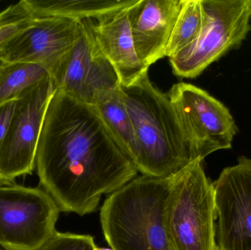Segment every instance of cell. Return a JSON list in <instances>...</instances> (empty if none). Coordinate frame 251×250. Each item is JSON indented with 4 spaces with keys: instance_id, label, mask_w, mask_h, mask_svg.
<instances>
[{
    "instance_id": "14",
    "label": "cell",
    "mask_w": 251,
    "mask_h": 250,
    "mask_svg": "<svg viewBox=\"0 0 251 250\" xmlns=\"http://www.w3.org/2000/svg\"><path fill=\"white\" fill-rule=\"evenodd\" d=\"M33 16L84 20L122 8L136 0H25Z\"/></svg>"
},
{
    "instance_id": "9",
    "label": "cell",
    "mask_w": 251,
    "mask_h": 250,
    "mask_svg": "<svg viewBox=\"0 0 251 250\" xmlns=\"http://www.w3.org/2000/svg\"><path fill=\"white\" fill-rule=\"evenodd\" d=\"M51 79L56 90L91 105L121 86L116 69L97 46L84 20L73 47Z\"/></svg>"
},
{
    "instance_id": "11",
    "label": "cell",
    "mask_w": 251,
    "mask_h": 250,
    "mask_svg": "<svg viewBox=\"0 0 251 250\" xmlns=\"http://www.w3.org/2000/svg\"><path fill=\"white\" fill-rule=\"evenodd\" d=\"M81 21L61 16H34L32 26L0 51V60L41 65L51 77L73 47Z\"/></svg>"
},
{
    "instance_id": "21",
    "label": "cell",
    "mask_w": 251,
    "mask_h": 250,
    "mask_svg": "<svg viewBox=\"0 0 251 250\" xmlns=\"http://www.w3.org/2000/svg\"><path fill=\"white\" fill-rule=\"evenodd\" d=\"M96 250H113L109 249V248H99V247H97V248H96Z\"/></svg>"
},
{
    "instance_id": "13",
    "label": "cell",
    "mask_w": 251,
    "mask_h": 250,
    "mask_svg": "<svg viewBox=\"0 0 251 250\" xmlns=\"http://www.w3.org/2000/svg\"><path fill=\"white\" fill-rule=\"evenodd\" d=\"M182 0H137L128 9L136 52L145 67L165 57Z\"/></svg>"
},
{
    "instance_id": "18",
    "label": "cell",
    "mask_w": 251,
    "mask_h": 250,
    "mask_svg": "<svg viewBox=\"0 0 251 250\" xmlns=\"http://www.w3.org/2000/svg\"><path fill=\"white\" fill-rule=\"evenodd\" d=\"M34 16L25 0L0 12V51L12 39L32 26Z\"/></svg>"
},
{
    "instance_id": "12",
    "label": "cell",
    "mask_w": 251,
    "mask_h": 250,
    "mask_svg": "<svg viewBox=\"0 0 251 250\" xmlns=\"http://www.w3.org/2000/svg\"><path fill=\"white\" fill-rule=\"evenodd\" d=\"M129 5L84 19L103 55L116 69L121 85L127 86L149 72L136 52L130 27Z\"/></svg>"
},
{
    "instance_id": "10",
    "label": "cell",
    "mask_w": 251,
    "mask_h": 250,
    "mask_svg": "<svg viewBox=\"0 0 251 250\" xmlns=\"http://www.w3.org/2000/svg\"><path fill=\"white\" fill-rule=\"evenodd\" d=\"M213 185L218 250H251V159L239 157Z\"/></svg>"
},
{
    "instance_id": "3",
    "label": "cell",
    "mask_w": 251,
    "mask_h": 250,
    "mask_svg": "<svg viewBox=\"0 0 251 250\" xmlns=\"http://www.w3.org/2000/svg\"><path fill=\"white\" fill-rule=\"evenodd\" d=\"M171 176H137L105 200L100 221L112 250H172L164 222Z\"/></svg>"
},
{
    "instance_id": "8",
    "label": "cell",
    "mask_w": 251,
    "mask_h": 250,
    "mask_svg": "<svg viewBox=\"0 0 251 250\" xmlns=\"http://www.w3.org/2000/svg\"><path fill=\"white\" fill-rule=\"evenodd\" d=\"M196 158L203 160L230 149L238 128L229 110L206 91L191 84H175L167 92Z\"/></svg>"
},
{
    "instance_id": "1",
    "label": "cell",
    "mask_w": 251,
    "mask_h": 250,
    "mask_svg": "<svg viewBox=\"0 0 251 250\" xmlns=\"http://www.w3.org/2000/svg\"><path fill=\"white\" fill-rule=\"evenodd\" d=\"M35 170L60 211L79 216L95 212L102 195L138 173L96 107L57 90L46 114Z\"/></svg>"
},
{
    "instance_id": "4",
    "label": "cell",
    "mask_w": 251,
    "mask_h": 250,
    "mask_svg": "<svg viewBox=\"0 0 251 250\" xmlns=\"http://www.w3.org/2000/svg\"><path fill=\"white\" fill-rule=\"evenodd\" d=\"M196 159L171 176L164 222L172 250H218L213 183Z\"/></svg>"
},
{
    "instance_id": "6",
    "label": "cell",
    "mask_w": 251,
    "mask_h": 250,
    "mask_svg": "<svg viewBox=\"0 0 251 250\" xmlns=\"http://www.w3.org/2000/svg\"><path fill=\"white\" fill-rule=\"evenodd\" d=\"M60 210L41 186H0V248L38 250L56 233Z\"/></svg>"
},
{
    "instance_id": "15",
    "label": "cell",
    "mask_w": 251,
    "mask_h": 250,
    "mask_svg": "<svg viewBox=\"0 0 251 250\" xmlns=\"http://www.w3.org/2000/svg\"><path fill=\"white\" fill-rule=\"evenodd\" d=\"M94 106L133 162L136 155L135 135L131 117L121 95L120 88L99 98Z\"/></svg>"
},
{
    "instance_id": "19",
    "label": "cell",
    "mask_w": 251,
    "mask_h": 250,
    "mask_svg": "<svg viewBox=\"0 0 251 250\" xmlns=\"http://www.w3.org/2000/svg\"><path fill=\"white\" fill-rule=\"evenodd\" d=\"M94 238L90 235L57 231L38 250H96Z\"/></svg>"
},
{
    "instance_id": "5",
    "label": "cell",
    "mask_w": 251,
    "mask_h": 250,
    "mask_svg": "<svg viewBox=\"0 0 251 250\" xmlns=\"http://www.w3.org/2000/svg\"><path fill=\"white\" fill-rule=\"evenodd\" d=\"M203 22L194 41L170 57L176 76L193 79L230 50L251 29V0H201Z\"/></svg>"
},
{
    "instance_id": "22",
    "label": "cell",
    "mask_w": 251,
    "mask_h": 250,
    "mask_svg": "<svg viewBox=\"0 0 251 250\" xmlns=\"http://www.w3.org/2000/svg\"><path fill=\"white\" fill-rule=\"evenodd\" d=\"M0 250H2V249H1V248H0Z\"/></svg>"
},
{
    "instance_id": "2",
    "label": "cell",
    "mask_w": 251,
    "mask_h": 250,
    "mask_svg": "<svg viewBox=\"0 0 251 250\" xmlns=\"http://www.w3.org/2000/svg\"><path fill=\"white\" fill-rule=\"evenodd\" d=\"M120 92L134 128L137 172L169 177L197 159L168 95L152 84L149 72L121 85Z\"/></svg>"
},
{
    "instance_id": "16",
    "label": "cell",
    "mask_w": 251,
    "mask_h": 250,
    "mask_svg": "<svg viewBox=\"0 0 251 250\" xmlns=\"http://www.w3.org/2000/svg\"><path fill=\"white\" fill-rule=\"evenodd\" d=\"M50 76V71L41 65L0 60V104L19 98L25 91Z\"/></svg>"
},
{
    "instance_id": "7",
    "label": "cell",
    "mask_w": 251,
    "mask_h": 250,
    "mask_svg": "<svg viewBox=\"0 0 251 250\" xmlns=\"http://www.w3.org/2000/svg\"><path fill=\"white\" fill-rule=\"evenodd\" d=\"M56 91L51 76L28 89L17 98L10 129L0 147V186L32 175L46 114Z\"/></svg>"
},
{
    "instance_id": "17",
    "label": "cell",
    "mask_w": 251,
    "mask_h": 250,
    "mask_svg": "<svg viewBox=\"0 0 251 250\" xmlns=\"http://www.w3.org/2000/svg\"><path fill=\"white\" fill-rule=\"evenodd\" d=\"M203 22L201 0H182L181 10L168 41L165 57H173L190 45L201 30Z\"/></svg>"
},
{
    "instance_id": "20",
    "label": "cell",
    "mask_w": 251,
    "mask_h": 250,
    "mask_svg": "<svg viewBox=\"0 0 251 250\" xmlns=\"http://www.w3.org/2000/svg\"><path fill=\"white\" fill-rule=\"evenodd\" d=\"M17 98L0 104V147L10 129L16 110Z\"/></svg>"
}]
</instances>
